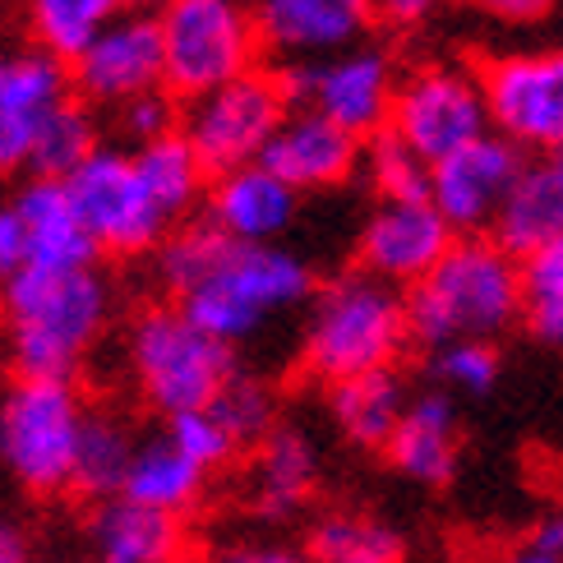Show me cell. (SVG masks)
Wrapping results in <instances>:
<instances>
[{
	"mask_svg": "<svg viewBox=\"0 0 563 563\" xmlns=\"http://www.w3.org/2000/svg\"><path fill=\"white\" fill-rule=\"evenodd\" d=\"M481 5L504 23H536V19H545L559 0H481Z\"/></svg>",
	"mask_w": 563,
	"mask_h": 563,
	"instance_id": "ab89813d",
	"label": "cell"
},
{
	"mask_svg": "<svg viewBox=\"0 0 563 563\" xmlns=\"http://www.w3.org/2000/svg\"><path fill=\"white\" fill-rule=\"evenodd\" d=\"M522 314V260L495 236H457L434 273L407 291L411 338L430 351L449 342H495Z\"/></svg>",
	"mask_w": 563,
	"mask_h": 563,
	"instance_id": "3957f363",
	"label": "cell"
},
{
	"mask_svg": "<svg viewBox=\"0 0 563 563\" xmlns=\"http://www.w3.org/2000/svg\"><path fill=\"white\" fill-rule=\"evenodd\" d=\"M134 449H139V439L130 434L125 420H115L107 411H88L84 434H79V453H75V485L69 489L92 504L115 499L125 489Z\"/></svg>",
	"mask_w": 563,
	"mask_h": 563,
	"instance_id": "83f0119b",
	"label": "cell"
},
{
	"mask_svg": "<svg viewBox=\"0 0 563 563\" xmlns=\"http://www.w3.org/2000/svg\"><path fill=\"white\" fill-rule=\"evenodd\" d=\"M75 92L92 107H121L139 92L167 88V60H162V23L157 14L125 10L92 37L79 60L69 65Z\"/></svg>",
	"mask_w": 563,
	"mask_h": 563,
	"instance_id": "5bb4252c",
	"label": "cell"
},
{
	"mask_svg": "<svg viewBox=\"0 0 563 563\" xmlns=\"http://www.w3.org/2000/svg\"><path fill=\"white\" fill-rule=\"evenodd\" d=\"M14 208L29 227V264L42 268H92L98 264V241L88 236L65 180L33 176L14 195Z\"/></svg>",
	"mask_w": 563,
	"mask_h": 563,
	"instance_id": "7402d4cb",
	"label": "cell"
},
{
	"mask_svg": "<svg viewBox=\"0 0 563 563\" xmlns=\"http://www.w3.org/2000/svg\"><path fill=\"white\" fill-rule=\"evenodd\" d=\"M0 563H33L29 536H23L10 518H0Z\"/></svg>",
	"mask_w": 563,
	"mask_h": 563,
	"instance_id": "60d3db41",
	"label": "cell"
},
{
	"mask_svg": "<svg viewBox=\"0 0 563 563\" xmlns=\"http://www.w3.org/2000/svg\"><path fill=\"white\" fill-rule=\"evenodd\" d=\"M98 563H176L185 559V527L172 512L144 508L125 495L98 504L88 522Z\"/></svg>",
	"mask_w": 563,
	"mask_h": 563,
	"instance_id": "603a6c76",
	"label": "cell"
},
{
	"mask_svg": "<svg viewBox=\"0 0 563 563\" xmlns=\"http://www.w3.org/2000/svg\"><path fill=\"white\" fill-rule=\"evenodd\" d=\"M213 411L222 416V426L241 439V449L245 443H260L264 434L277 430V397H273L268 384L250 379V374H236V379L218 393Z\"/></svg>",
	"mask_w": 563,
	"mask_h": 563,
	"instance_id": "836d02e7",
	"label": "cell"
},
{
	"mask_svg": "<svg viewBox=\"0 0 563 563\" xmlns=\"http://www.w3.org/2000/svg\"><path fill=\"white\" fill-rule=\"evenodd\" d=\"M305 554L314 563H407V541L393 522L361 508L319 512L305 536Z\"/></svg>",
	"mask_w": 563,
	"mask_h": 563,
	"instance_id": "4316f807",
	"label": "cell"
},
{
	"mask_svg": "<svg viewBox=\"0 0 563 563\" xmlns=\"http://www.w3.org/2000/svg\"><path fill=\"white\" fill-rule=\"evenodd\" d=\"M98 125H92V111L79 107V102H60L52 115H46V125L33 144V157L29 167L33 176H46V180H65L75 176L84 162L98 153Z\"/></svg>",
	"mask_w": 563,
	"mask_h": 563,
	"instance_id": "4dcf8cb0",
	"label": "cell"
},
{
	"mask_svg": "<svg viewBox=\"0 0 563 563\" xmlns=\"http://www.w3.org/2000/svg\"><path fill=\"white\" fill-rule=\"evenodd\" d=\"M287 111L291 102L282 92V79L268 75V69H250V75L185 102L180 134L190 139L208 176H227L264 157L268 139L287 121Z\"/></svg>",
	"mask_w": 563,
	"mask_h": 563,
	"instance_id": "ba28073f",
	"label": "cell"
},
{
	"mask_svg": "<svg viewBox=\"0 0 563 563\" xmlns=\"http://www.w3.org/2000/svg\"><path fill=\"white\" fill-rule=\"evenodd\" d=\"M5 351L14 374L75 379L111 319V287L92 268L29 264L5 291Z\"/></svg>",
	"mask_w": 563,
	"mask_h": 563,
	"instance_id": "7a4b0ae2",
	"label": "cell"
},
{
	"mask_svg": "<svg viewBox=\"0 0 563 563\" xmlns=\"http://www.w3.org/2000/svg\"><path fill=\"white\" fill-rule=\"evenodd\" d=\"M457 231L430 199H379V208L361 227V268L397 291H411L426 282L434 264L453 250Z\"/></svg>",
	"mask_w": 563,
	"mask_h": 563,
	"instance_id": "9a60e30c",
	"label": "cell"
},
{
	"mask_svg": "<svg viewBox=\"0 0 563 563\" xmlns=\"http://www.w3.org/2000/svg\"><path fill=\"white\" fill-rule=\"evenodd\" d=\"M157 282L203 333L236 346L314 296V273L282 245L231 241L213 222L172 231L157 250Z\"/></svg>",
	"mask_w": 563,
	"mask_h": 563,
	"instance_id": "6da1fadb",
	"label": "cell"
},
{
	"mask_svg": "<svg viewBox=\"0 0 563 563\" xmlns=\"http://www.w3.org/2000/svg\"><path fill=\"white\" fill-rule=\"evenodd\" d=\"M365 162H369V180H374V190H379V199H430L434 167L416 148H407L393 130L369 139Z\"/></svg>",
	"mask_w": 563,
	"mask_h": 563,
	"instance_id": "d6a6232c",
	"label": "cell"
},
{
	"mask_svg": "<svg viewBox=\"0 0 563 563\" xmlns=\"http://www.w3.org/2000/svg\"><path fill=\"white\" fill-rule=\"evenodd\" d=\"M125 5H130V10H144V14H162V10L172 5V0H125Z\"/></svg>",
	"mask_w": 563,
	"mask_h": 563,
	"instance_id": "f6af8a7d",
	"label": "cell"
},
{
	"mask_svg": "<svg viewBox=\"0 0 563 563\" xmlns=\"http://www.w3.org/2000/svg\"><path fill=\"white\" fill-rule=\"evenodd\" d=\"M277 79L291 107H310L356 139L384 134L393 121L397 79L379 46H351L323 60H291L277 69Z\"/></svg>",
	"mask_w": 563,
	"mask_h": 563,
	"instance_id": "9c48e42d",
	"label": "cell"
},
{
	"mask_svg": "<svg viewBox=\"0 0 563 563\" xmlns=\"http://www.w3.org/2000/svg\"><path fill=\"white\" fill-rule=\"evenodd\" d=\"M176 563H185V559H176Z\"/></svg>",
	"mask_w": 563,
	"mask_h": 563,
	"instance_id": "c3c4849f",
	"label": "cell"
},
{
	"mask_svg": "<svg viewBox=\"0 0 563 563\" xmlns=\"http://www.w3.org/2000/svg\"><path fill=\"white\" fill-rule=\"evenodd\" d=\"M481 84L495 134L512 139L518 148H563V46L489 60Z\"/></svg>",
	"mask_w": 563,
	"mask_h": 563,
	"instance_id": "7c38bea8",
	"label": "cell"
},
{
	"mask_svg": "<svg viewBox=\"0 0 563 563\" xmlns=\"http://www.w3.org/2000/svg\"><path fill=\"white\" fill-rule=\"evenodd\" d=\"M374 14V0H254L260 42L282 65L351 52Z\"/></svg>",
	"mask_w": 563,
	"mask_h": 563,
	"instance_id": "2e32d148",
	"label": "cell"
},
{
	"mask_svg": "<svg viewBox=\"0 0 563 563\" xmlns=\"http://www.w3.org/2000/svg\"><path fill=\"white\" fill-rule=\"evenodd\" d=\"M69 69L52 52H0V172L29 167L33 144L60 102H69Z\"/></svg>",
	"mask_w": 563,
	"mask_h": 563,
	"instance_id": "e0dca14e",
	"label": "cell"
},
{
	"mask_svg": "<svg viewBox=\"0 0 563 563\" xmlns=\"http://www.w3.org/2000/svg\"><path fill=\"white\" fill-rule=\"evenodd\" d=\"M388 462L416 485H449L462 457V434H457V407L453 393L430 388L416 393L411 407L388 443Z\"/></svg>",
	"mask_w": 563,
	"mask_h": 563,
	"instance_id": "44dd1931",
	"label": "cell"
},
{
	"mask_svg": "<svg viewBox=\"0 0 563 563\" xmlns=\"http://www.w3.org/2000/svg\"><path fill=\"white\" fill-rule=\"evenodd\" d=\"M388 130L426 157L430 167L462 153L466 144H476V139L495 130L481 75H466L457 65L416 69L407 84H397Z\"/></svg>",
	"mask_w": 563,
	"mask_h": 563,
	"instance_id": "8fae6325",
	"label": "cell"
},
{
	"mask_svg": "<svg viewBox=\"0 0 563 563\" xmlns=\"http://www.w3.org/2000/svg\"><path fill=\"white\" fill-rule=\"evenodd\" d=\"M527 157L512 139L489 130L462 153L434 162L430 172V203L439 208L457 236H489L512 195V185L522 180Z\"/></svg>",
	"mask_w": 563,
	"mask_h": 563,
	"instance_id": "4fadbf2b",
	"label": "cell"
},
{
	"mask_svg": "<svg viewBox=\"0 0 563 563\" xmlns=\"http://www.w3.org/2000/svg\"><path fill=\"white\" fill-rule=\"evenodd\" d=\"M208 563H314V559L291 545H273V541H231Z\"/></svg>",
	"mask_w": 563,
	"mask_h": 563,
	"instance_id": "f35d334b",
	"label": "cell"
},
{
	"mask_svg": "<svg viewBox=\"0 0 563 563\" xmlns=\"http://www.w3.org/2000/svg\"><path fill=\"white\" fill-rule=\"evenodd\" d=\"M264 167L291 190H333L361 167V139L310 107H291L264 148Z\"/></svg>",
	"mask_w": 563,
	"mask_h": 563,
	"instance_id": "ac0fdd59",
	"label": "cell"
},
{
	"mask_svg": "<svg viewBox=\"0 0 563 563\" xmlns=\"http://www.w3.org/2000/svg\"><path fill=\"white\" fill-rule=\"evenodd\" d=\"M531 545H536V550H545V554H554V559H563V508H559V512H550V518H545L541 527H536Z\"/></svg>",
	"mask_w": 563,
	"mask_h": 563,
	"instance_id": "7bdbcfd3",
	"label": "cell"
},
{
	"mask_svg": "<svg viewBox=\"0 0 563 563\" xmlns=\"http://www.w3.org/2000/svg\"><path fill=\"white\" fill-rule=\"evenodd\" d=\"M241 5H254V0H241Z\"/></svg>",
	"mask_w": 563,
	"mask_h": 563,
	"instance_id": "7dc6e473",
	"label": "cell"
},
{
	"mask_svg": "<svg viewBox=\"0 0 563 563\" xmlns=\"http://www.w3.org/2000/svg\"><path fill=\"white\" fill-rule=\"evenodd\" d=\"M374 5H379V14L393 23H416V19H426L439 0H374Z\"/></svg>",
	"mask_w": 563,
	"mask_h": 563,
	"instance_id": "b9f144b4",
	"label": "cell"
},
{
	"mask_svg": "<svg viewBox=\"0 0 563 563\" xmlns=\"http://www.w3.org/2000/svg\"><path fill=\"white\" fill-rule=\"evenodd\" d=\"M407 407H411V397H407V384L397 379V369L356 374V379H342L328 388L333 426L342 430V439L356 443V449H388Z\"/></svg>",
	"mask_w": 563,
	"mask_h": 563,
	"instance_id": "cb8c5ba5",
	"label": "cell"
},
{
	"mask_svg": "<svg viewBox=\"0 0 563 563\" xmlns=\"http://www.w3.org/2000/svg\"><path fill=\"white\" fill-rule=\"evenodd\" d=\"M88 236L111 254H148L172 236V218L148 195L144 176L134 167V153L98 148L75 176H65Z\"/></svg>",
	"mask_w": 563,
	"mask_h": 563,
	"instance_id": "30bf717a",
	"label": "cell"
},
{
	"mask_svg": "<svg viewBox=\"0 0 563 563\" xmlns=\"http://www.w3.org/2000/svg\"><path fill=\"white\" fill-rule=\"evenodd\" d=\"M203 485H208L203 466L185 457L167 434H157V439H139L121 495L134 499V504H144V508L185 518V512L203 499Z\"/></svg>",
	"mask_w": 563,
	"mask_h": 563,
	"instance_id": "484cf974",
	"label": "cell"
},
{
	"mask_svg": "<svg viewBox=\"0 0 563 563\" xmlns=\"http://www.w3.org/2000/svg\"><path fill=\"white\" fill-rule=\"evenodd\" d=\"M167 439H172L190 462H199L208 476H213L218 466H227L231 457H236V449H241V439L222 426V416H218L213 407L172 416V420H167Z\"/></svg>",
	"mask_w": 563,
	"mask_h": 563,
	"instance_id": "e575fe53",
	"label": "cell"
},
{
	"mask_svg": "<svg viewBox=\"0 0 563 563\" xmlns=\"http://www.w3.org/2000/svg\"><path fill=\"white\" fill-rule=\"evenodd\" d=\"M522 296L527 328L545 346L563 351V236L522 260Z\"/></svg>",
	"mask_w": 563,
	"mask_h": 563,
	"instance_id": "1f68e13d",
	"label": "cell"
},
{
	"mask_svg": "<svg viewBox=\"0 0 563 563\" xmlns=\"http://www.w3.org/2000/svg\"><path fill=\"white\" fill-rule=\"evenodd\" d=\"M121 5L125 0H29V29L42 52L75 65L84 46L98 37L115 14H125Z\"/></svg>",
	"mask_w": 563,
	"mask_h": 563,
	"instance_id": "f546056e",
	"label": "cell"
},
{
	"mask_svg": "<svg viewBox=\"0 0 563 563\" xmlns=\"http://www.w3.org/2000/svg\"><path fill=\"white\" fill-rule=\"evenodd\" d=\"M125 365H130L139 397L167 420L180 411L213 407L218 393L236 379L231 346L218 342L213 333H203L176 300L148 305V310L130 323Z\"/></svg>",
	"mask_w": 563,
	"mask_h": 563,
	"instance_id": "5b68a950",
	"label": "cell"
},
{
	"mask_svg": "<svg viewBox=\"0 0 563 563\" xmlns=\"http://www.w3.org/2000/svg\"><path fill=\"white\" fill-rule=\"evenodd\" d=\"M134 167H139L148 195L162 203V213H167L172 222H180L203 199L208 172H203L199 153L190 148V139H185L180 130L167 134V139H153V144H144V148H134Z\"/></svg>",
	"mask_w": 563,
	"mask_h": 563,
	"instance_id": "f1b7e54d",
	"label": "cell"
},
{
	"mask_svg": "<svg viewBox=\"0 0 563 563\" xmlns=\"http://www.w3.org/2000/svg\"><path fill=\"white\" fill-rule=\"evenodd\" d=\"M545 162H550V167H554V176L563 180V148H554V153H545Z\"/></svg>",
	"mask_w": 563,
	"mask_h": 563,
	"instance_id": "bcb514c9",
	"label": "cell"
},
{
	"mask_svg": "<svg viewBox=\"0 0 563 563\" xmlns=\"http://www.w3.org/2000/svg\"><path fill=\"white\" fill-rule=\"evenodd\" d=\"M434 379L443 384V393H489L499 384V351L495 342H449L434 351Z\"/></svg>",
	"mask_w": 563,
	"mask_h": 563,
	"instance_id": "d590c367",
	"label": "cell"
},
{
	"mask_svg": "<svg viewBox=\"0 0 563 563\" xmlns=\"http://www.w3.org/2000/svg\"><path fill=\"white\" fill-rule=\"evenodd\" d=\"M157 23L167 88L185 102L250 75L264 46L254 10H245L241 0H172Z\"/></svg>",
	"mask_w": 563,
	"mask_h": 563,
	"instance_id": "52a82bcc",
	"label": "cell"
},
{
	"mask_svg": "<svg viewBox=\"0 0 563 563\" xmlns=\"http://www.w3.org/2000/svg\"><path fill=\"white\" fill-rule=\"evenodd\" d=\"M300 190H291L282 176H273L264 162H250L208 185V222L222 236L245 245H277V236L296 222Z\"/></svg>",
	"mask_w": 563,
	"mask_h": 563,
	"instance_id": "d6986e66",
	"label": "cell"
},
{
	"mask_svg": "<svg viewBox=\"0 0 563 563\" xmlns=\"http://www.w3.org/2000/svg\"><path fill=\"white\" fill-rule=\"evenodd\" d=\"M115 130H121L134 148L153 144V139H167L180 130V107H176V92L172 88H153V92H139V98L115 107Z\"/></svg>",
	"mask_w": 563,
	"mask_h": 563,
	"instance_id": "8d00e7d4",
	"label": "cell"
},
{
	"mask_svg": "<svg viewBox=\"0 0 563 563\" xmlns=\"http://www.w3.org/2000/svg\"><path fill=\"white\" fill-rule=\"evenodd\" d=\"M250 508L268 522L296 518L310 504L314 485H319V449L314 439L296 430V426H277L254 443L250 457Z\"/></svg>",
	"mask_w": 563,
	"mask_h": 563,
	"instance_id": "ffe728a7",
	"label": "cell"
},
{
	"mask_svg": "<svg viewBox=\"0 0 563 563\" xmlns=\"http://www.w3.org/2000/svg\"><path fill=\"white\" fill-rule=\"evenodd\" d=\"M29 268V227L14 203H0V291Z\"/></svg>",
	"mask_w": 563,
	"mask_h": 563,
	"instance_id": "74e56055",
	"label": "cell"
},
{
	"mask_svg": "<svg viewBox=\"0 0 563 563\" xmlns=\"http://www.w3.org/2000/svg\"><path fill=\"white\" fill-rule=\"evenodd\" d=\"M88 407L75 379H33L14 374L0 393V466L29 489L52 499L75 485V453Z\"/></svg>",
	"mask_w": 563,
	"mask_h": 563,
	"instance_id": "8992f818",
	"label": "cell"
},
{
	"mask_svg": "<svg viewBox=\"0 0 563 563\" xmlns=\"http://www.w3.org/2000/svg\"><path fill=\"white\" fill-rule=\"evenodd\" d=\"M407 342H416L407 319V291L356 268L333 277L314 296L300 338V361L319 384L333 388L342 379H356V374L393 369Z\"/></svg>",
	"mask_w": 563,
	"mask_h": 563,
	"instance_id": "277c9868",
	"label": "cell"
},
{
	"mask_svg": "<svg viewBox=\"0 0 563 563\" xmlns=\"http://www.w3.org/2000/svg\"><path fill=\"white\" fill-rule=\"evenodd\" d=\"M504 563H563V559H554V554H545V550L527 545V550H518V554H508Z\"/></svg>",
	"mask_w": 563,
	"mask_h": 563,
	"instance_id": "ee69618b",
	"label": "cell"
},
{
	"mask_svg": "<svg viewBox=\"0 0 563 563\" xmlns=\"http://www.w3.org/2000/svg\"><path fill=\"white\" fill-rule=\"evenodd\" d=\"M504 250H512L518 260L536 254L541 245L563 236V180L554 176V167L541 162H527L522 180L512 185V195L504 203V213L489 231Z\"/></svg>",
	"mask_w": 563,
	"mask_h": 563,
	"instance_id": "d4e9b609",
	"label": "cell"
}]
</instances>
